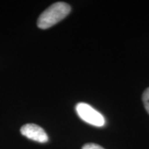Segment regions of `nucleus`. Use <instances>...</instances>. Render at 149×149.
<instances>
[{
	"label": "nucleus",
	"instance_id": "4",
	"mask_svg": "<svg viewBox=\"0 0 149 149\" xmlns=\"http://www.w3.org/2000/svg\"><path fill=\"white\" fill-rule=\"evenodd\" d=\"M143 101L147 112L149 113V88L146 89L143 95Z\"/></svg>",
	"mask_w": 149,
	"mask_h": 149
},
{
	"label": "nucleus",
	"instance_id": "5",
	"mask_svg": "<svg viewBox=\"0 0 149 149\" xmlns=\"http://www.w3.org/2000/svg\"><path fill=\"white\" fill-rule=\"evenodd\" d=\"M82 149H104L101 146L95 143H87L83 146Z\"/></svg>",
	"mask_w": 149,
	"mask_h": 149
},
{
	"label": "nucleus",
	"instance_id": "2",
	"mask_svg": "<svg viewBox=\"0 0 149 149\" xmlns=\"http://www.w3.org/2000/svg\"><path fill=\"white\" fill-rule=\"evenodd\" d=\"M75 110L79 117L89 124L96 127H103L105 119L100 112L85 103H79L75 106Z\"/></svg>",
	"mask_w": 149,
	"mask_h": 149
},
{
	"label": "nucleus",
	"instance_id": "3",
	"mask_svg": "<svg viewBox=\"0 0 149 149\" xmlns=\"http://www.w3.org/2000/svg\"><path fill=\"white\" fill-rule=\"evenodd\" d=\"M21 133L27 139L38 143H46L48 136L42 128L33 123H27L21 128Z\"/></svg>",
	"mask_w": 149,
	"mask_h": 149
},
{
	"label": "nucleus",
	"instance_id": "1",
	"mask_svg": "<svg viewBox=\"0 0 149 149\" xmlns=\"http://www.w3.org/2000/svg\"><path fill=\"white\" fill-rule=\"evenodd\" d=\"M70 12V7L64 2H57L43 11L38 17L37 26L42 29L52 27L64 19Z\"/></svg>",
	"mask_w": 149,
	"mask_h": 149
}]
</instances>
